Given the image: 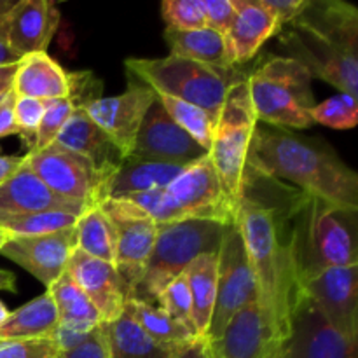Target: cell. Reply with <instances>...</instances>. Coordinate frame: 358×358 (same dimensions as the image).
I'll use <instances>...</instances> for the list:
<instances>
[{"label":"cell","mask_w":358,"mask_h":358,"mask_svg":"<svg viewBox=\"0 0 358 358\" xmlns=\"http://www.w3.org/2000/svg\"><path fill=\"white\" fill-rule=\"evenodd\" d=\"M357 96L339 93L311 108V121L332 129H352L357 126Z\"/></svg>","instance_id":"cell-35"},{"label":"cell","mask_w":358,"mask_h":358,"mask_svg":"<svg viewBox=\"0 0 358 358\" xmlns=\"http://www.w3.org/2000/svg\"><path fill=\"white\" fill-rule=\"evenodd\" d=\"M301 292L346 338L358 336V264L329 268L301 283Z\"/></svg>","instance_id":"cell-15"},{"label":"cell","mask_w":358,"mask_h":358,"mask_svg":"<svg viewBox=\"0 0 358 358\" xmlns=\"http://www.w3.org/2000/svg\"><path fill=\"white\" fill-rule=\"evenodd\" d=\"M17 0H0V28L7 27L9 23V14L13 7L16 6Z\"/></svg>","instance_id":"cell-50"},{"label":"cell","mask_w":358,"mask_h":358,"mask_svg":"<svg viewBox=\"0 0 358 358\" xmlns=\"http://www.w3.org/2000/svg\"><path fill=\"white\" fill-rule=\"evenodd\" d=\"M77 250L87 257L114 264L115 262V231L112 220L101 205L86 210L76 222Z\"/></svg>","instance_id":"cell-30"},{"label":"cell","mask_w":358,"mask_h":358,"mask_svg":"<svg viewBox=\"0 0 358 358\" xmlns=\"http://www.w3.org/2000/svg\"><path fill=\"white\" fill-rule=\"evenodd\" d=\"M185 166L187 164L161 163L136 156L124 157L108 180L105 196L107 199H124L150 189L166 187L185 170Z\"/></svg>","instance_id":"cell-25"},{"label":"cell","mask_w":358,"mask_h":358,"mask_svg":"<svg viewBox=\"0 0 358 358\" xmlns=\"http://www.w3.org/2000/svg\"><path fill=\"white\" fill-rule=\"evenodd\" d=\"M58 329V313L49 292L35 297L16 311H10L0 327V339L52 338Z\"/></svg>","instance_id":"cell-28"},{"label":"cell","mask_w":358,"mask_h":358,"mask_svg":"<svg viewBox=\"0 0 358 358\" xmlns=\"http://www.w3.org/2000/svg\"><path fill=\"white\" fill-rule=\"evenodd\" d=\"M0 212L2 213H37L66 212L83 215L86 210L51 191L27 164V159L0 184Z\"/></svg>","instance_id":"cell-22"},{"label":"cell","mask_w":358,"mask_h":358,"mask_svg":"<svg viewBox=\"0 0 358 358\" xmlns=\"http://www.w3.org/2000/svg\"><path fill=\"white\" fill-rule=\"evenodd\" d=\"M9 238H10V234L7 233V231H3L2 227H0V248H2L3 245L7 243V241H9Z\"/></svg>","instance_id":"cell-52"},{"label":"cell","mask_w":358,"mask_h":358,"mask_svg":"<svg viewBox=\"0 0 358 358\" xmlns=\"http://www.w3.org/2000/svg\"><path fill=\"white\" fill-rule=\"evenodd\" d=\"M192 299V322L198 338H206L217 296V254L196 257L184 271Z\"/></svg>","instance_id":"cell-27"},{"label":"cell","mask_w":358,"mask_h":358,"mask_svg":"<svg viewBox=\"0 0 358 358\" xmlns=\"http://www.w3.org/2000/svg\"><path fill=\"white\" fill-rule=\"evenodd\" d=\"M287 58L299 62L311 77L339 93L358 98V10L338 0H310L294 23L282 28Z\"/></svg>","instance_id":"cell-2"},{"label":"cell","mask_w":358,"mask_h":358,"mask_svg":"<svg viewBox=\"0 0 358 358\" xmlns=\"http://www.w3.org/2000/svg\"><path fill=\"white\" fill-rule=\"evenodd\" d=\"M65 273L90 297L100 313L101 324H112L124 313L129 290L114 264L87 257L83 252L76 250L69 259Z\"/></svg>","instance_id":"cell-19"},{"label":"cell","mask_w":358,"mask_h":358,"mask_svg":"<svg viewBox=\"0 0 358 358\" xmlns=\"http://www.w3.org/2000/svg\"><path fill=\"white\" fill-rule=\"evenodd\" d=\"M227 224L217 220H178L157 226L156 241L133 297L156 304L161 290L180 276L196 257L217 254Z\"/></svg>","instance_id":"cell-8"},{"label":"cell","mask_w":358,"mask_h":358,"mask_svg":"<svg viewBox=\"0 0 358 358\" xmlns=\"http://www.w3.org/2000/svg\"><path fill=\"white\" fill-rule=\"evenodd\" d=\"M52 297L58 313L59 325H72L80 329H94L101 324L100 313L91 303L90 297L72 282L66 273H63L48 289Z\"/></svg>","instance_id":"cell-31"},{"label":"cell","mask_w":358,"mask_h":358,"mask_svg":"<svg viewBox=\"0 0 358 358\" xmlns=\"http://www.w3.org/2000/svg\"><path fill=\"white\" fill-rule=\"evenodd\" d=\"M234 7L236 16L224 37L233 66L250 62L273 35L282 31L275 14L261 0H234Z\"/></svg>","instance_id":"cell-21"},{"label":"cell","mask_w":358,"mask_h":358,"mask_svg":"<svg viewBox=\"0 0 358 358\" xmlns=\"http://www.w3.org/2000/svg\"><path fill=\"white\" fill-rule=\"evenodd\" d=\"M311 79L299 62L287 56L268 59L261 69L247 77L252 107L259 122L276 129H306L313 124L315 107Z\"/></svg>","instance_id":"cell-7"},{"label":"cell","mask_w":358,"mask_h":358,"mask_svg":"<svg viewBox=\"0 0 358 358\" xmlns=\"http://www.w3.org/2000/svg\"><path fill=\"white\" fill-rule=\"evenodd\" d=\"M110 358H171L173 353L156 345L131 318L122 313L105 325Z\"/></svg>","instance_id":"cell-32"},{"label":"cell","mask_w":358,"mask_h":358,"mask_svg":"<svg viewBox=\"0 0 358 358\" xmlns=\"http://www.w3.org/2000/svg\"><path fill=\"white\" fill-rule=\"evenodd\" d=\"M24 161V156H0V184L10 177L21 163Z\"/></svg>","instance_id":"cell-46"},{"label":"cell","mask_w":358,"mask_h":358,"mask_svg":"<svg viewBox=\"0 0 358 358\" xmlns=\"http://www.w3.org/2000/svg\"><path fill=\"white\" fill-rule=\"evenodd\" d=\"M236 222L254 271L257 299L285 341L294 303L301 294L289 245H282L275 213L264 203L243 194Z\"/></svg>","instance_id":"cell-3"},{"label":"cell","mask_w":358,"mask_h":358,"mask_svg":"<svg viewBox=\"0 0 358 358\" xmlns=\"http://www.w3.org/2000/svg\"><path fill=\"white\" fill-rule=\"evenodd\" d=\"M101 208L115 231L114 266L128 285L129 297H133L152 252L157 224L142 208L126 199H105Z\"/></svg>","instance_id":"cell-12"},{"label":"cell","mask_w":358,"mask_h":358,"mask_svg":"<svg viewBox=\"0 0 358 358\" xmlns=\"http://www.w3.org/2000/svg\"><path fill=\"white\" fill-rule=\"evenodd\" d=\"M206 154L208 150L171 121L156 98L140 124L131 156L161 163L191 164Z\"/></svg>","instance_id":"cell-18"},{"label":"cell","mask_w":358,"mask_h":358,"mask_svg":"<svg viewBox=\"0 0 358 358\" xmlns=\"http://www.w3.org/2000/svg\"><path fill=\"white\" fill-rule=\"evenodd\" d=\"M124 65L128 76L135 77L136 83L150 87L156 94L196 105L213 122L219 119L229 87L245 79L236 77L233 69H213L173 55L164 58H128Z\"/></svg>","instance_id":"cell-6"},{"label":"cell","mask_w":358,"mask_h":358,"mask_svg":"<svg viewBox=\"0 0 358 358\" xmlns=\"http://www.w3.org/2000/svg\"><path fill=\"white\" fill-rule=\"evenodd\" d=\"M9 313H10V311L7 310L6 304H3L2 301H0V327H2V325L6 324V320H7V318H9Z\"/></svg>","instance_id":"cell-51"},{"label":"cell","mask_w":358,"mask_h":358,"mask_svg":"<svg viewBox=\"0 0 358 358\" xmlns=\"http://www.w3.org/2000/svg\"><path fill=\"white\" fill-rule=\"evenodd\" d=\"M261 3L275 14L280 28H283L294 23L304 13L310 0H261Z\"/></svg>","instance_id":"cell-43"},{"label":"cell","mask_w":358,"mask_h":358,"mask_svg":"<svg viewBox=\"0 0 358 358\" xmlns=\"http://www.w3.org/2000/svg\"><path fill=\"white\" fill-rule=\"evenodd\" d=\"M73 110H76V105H73V101L70 98L45 101L44 115H42L41 126H38L37 135H35L34 147L28 152H38V150L45 149L51 143H55L59 131L63 129V126L66 124L70 115L73 114Z\"/></svg>","instance_id":"cell-37"},{"label":"cell","mask_w":358,"mask_h":358,"mask_svg":"<svg viewBox=\"0 0 358 358\" xmlns=\"http://www.w3.org/2000/svg\"><path fill=\"white\" fill-rule=\"evenodd\" d=\"M156 100V93L140 83H131L124 93L100 96L83 105L80 110L112 140L122 157L133 154L140 124Z\"/></svg>","instance_id":"cell-14"},{"label":"cell","mask_w":358,"mask_h":358,"mask_svg":"<svg viewBox=\"0 0 358 358\" xmlns=\"http://www.w3.org/2000/svg\"><path fill=\"white\" fill-rule=\"evenodd\" d=\"M142 208L157 226L199 219L231 224L236 210L227 201L210 156L187 164L171 184L124 198Z\"/></svg>","instance_id":"cell-5"},{"label":"cell","mask_w":358,"mask_h":358,"mask_svg":"<svg viewBox=\"0 0 358 358\" xmlns=\"http://www.w3.org/2000/svg\"><path fill=\"white\" fill-rule=\"evenodd\" d=\"M17 62L20 58L10 51L9 44H7V27L0 28V66L14 65Z\"/></svg>","instance_id":"cell-47"},{"label":"cell","mask_w":358,"mask_h":358,"mask_svg":"<svg viewBox=\"0 0 358 358\" xmlns=\"http://www.w3.org/2000/svg\"><path fill=\"white\" fill-rule=\"evenodd\" d=\"M124 313L152 339L156 345L163 346L168 352L175 353L178 348L191 343L198 336L171 320L157 304L145 303L136 297H128L124 304Z\"/></svg>","instance_id":"cell-29"},{"label":"cell","mask_w":358,"mask_h":358,"mask_svg":"<svg viewBox=\"0 0 358 358\" xmlns=\"http://www.w3.org/2000/svg\"><path fill=\"white\" fill-rule=\"evenodd\" d=\"M257 297L254 271L236 219L227 224L217 252V296L206 339L220 336L227 322Z\"/></svg>","instance_id":"cell-11"},{"label":"cell","mask_w":358,"mask_h":358,"mask_svg":"<svg viewBox=\"0 0 358 358\" xmlns=\"http://www.w3.org/2000/svg\"><path fill=\"white\" fill-rule=\"evenodd\" d=\"M287 245L299 285L324 269L358 264L357 212L306 196Z\"/></svg>","instance_id":"cell-4"},{"label":"cell","mask_w":358,"mask_h":358,"mask_svg":"<svg viewBox=\"0 0 358 358\" xmlns=\"http://www.w3.org/2000/svg\"><path fill=\"white\" fill-rule=\"evenodd\" d=\"M80 215L66 212H37V213H2L0 227L10 236H42L58 233L76 226Z\"/></svg>","instance_id":"cell-33"},{"label":"cell","mask_w":358,"mask_h":358,"mask_svg":"<svg viewBox=\"0 0 358 358\" xmlns=\"http://www.w3.org/2000/svg\"><path fill=\"white\" fill-rule=\"evenodd\" d=\"M164 41L170 48V55L205 63L213 69H233L229 58H227L226 41H224L222 35L210 30V28H199V30L166 28Z\"/></svg>","instance_id":"cell-26"},{"label":"cell","mask_w":358,"mask_h":358,"mask_svg":"<svg viewBox=\"0 0 358 358\" xmlns=\"http://www.w3.org/2000/svg\"><path fill=\"white\" fill-rule=\"evenodd\" d=\"M156 98L161 103V107L166 110V114L170 115L171 121H173L178 128L184 129V131L187 133L194 142H198L203 149L210 150L215 122L212 121V117H210L205 110H201V108L196 107V105L187 103V101L177 100V98L171 96H164V94H156Z\"/></svg>","instance_id":"cell-34"},{"label":"cell","mask_w":358,"mask_h":358,"mask_svg":"<svg viewBox=\"0 0 358 358\" xmlns=\"http://www.w3.org/2000/svg\"><path fill=\"white\" fill-rule=\"evenodd\" d=\"M201 3L206 28L226 37L227 30L231 28L234 16H236L234 0H201Z\"/></svg>","instance_id":"cell-41"},{"label":"cell","mask_w":358,"mask_h":358,"mask_svg":"<svg viewBox=\"0 0 358 358\" xmlns=\"http://www.w3.org/2000/svg\"><path fill=\"white\" fill-rule=\"evenodd\" d=\"M27 164L55 194L84 210L107 199L108 177L98 173L86 157L51 143L38 152L24 154Z\"/></svg>","instance_id":"cell-10"},{"label":"cell","mask_w":358,"mask_h":358,"mask_svg":"<svg viewBox=\"0 0 358 358\" xmlns=\"http://www.w3.org/2000/svg\"><path fill=\"white\" fill-rule=\"evenodd\" d=\"M59 24V10L49 0H17L9 14L7 44L17 56L48 52Z\"/></svg>","instance_id":"cell-20"},{"label":"cell","mask_w":358,"mask_h":358,"mask_svg":"<svg viewBox=\"0 0 358 358\" xmlns=\"http://www.w3.org/2000/svg\"><path fill=\"white\" fill-rule=\"evenodd\" d=\"M55 143L86 157L94 170L108 177V180L124 159L112 140L80 108L73 110Z\"/></svg>","instance_id":"cell-23"},{"label":"cell","mask_w":358,"mask_h":358,"mask_svg":"<svg viewBox=\"0 0 358 358\" xmlns=\"http://www.w3.org/2000/svg\"><path fill=\"white\" fill-rule=\"evenodd\" d=\"M59 358H110L105 325H98L86 341L80 343L76 348L69 350V352L59 353Z\"/></svg>","instance_id":"cell-42"},{"label":"cell","mask_w":358,"mask_h":358,"mask_svg":"<svg viewBox=\"0 0 358 358\" xmlns=\"http://www.w3.org/2000/svg\"><path fill=\"white\" fill-rule=\"evenodd\" d=\"M0 290H7V292L16 294V276L14 273L0 269Z\"/></svg>","instance_id":"cell-49"},{"label":"cell","mask_w":358,"mask_h":358,"mask_svg":"<svg viewBox=\"0 0 358 358\" xmlns=\"http://www.w3.org/2000/svg\"><path fill=\"white\" fill-rule=\"evenodd\" d=\"M278 358H358L357 339L336 331L303 292L289 318V331Z\"/></svg>","instance_id":"cell-13"},{"label":"cell","mask_w":358,"mask_h":358,"mask_svg":"<svg viewBox=\"0 0 358 358\" xmlns=\"http://www.w3.org/2000/svg\"><path fill=\"white\" fill-rule=\"evenodd\" d=\"M161 14L166 28L173 30H199L206 28L201 0H164Z\"/></svg>","instance_id":"cell-38"},{"label":"cell","mask_w":358,"mask_h":358,"mask_svg":"<svg viewBox=\"0 0 358 358\" xmlns=\"http://www.w3.org/2000/svg\"><path fill=\"white\" fill-rule=\"evenodd\" d=\"M0 358H59L52 338L0 339Z\"/></svg>","instance_id":"cell-40"},{"label":"cell","mask_w":358,"mask_h":358,"mask_svg":"<svg viewBox=\"0 0 358 358\" xmlns=\"http://www.w3.org/2000/svg\"><path fill=\"white\" fill-rule=\"evenodd\" d=\"M156 304L171 318V320L177 322L178 325L185 327L194 336H198L196 334L194 322H192L191 292H189L184 273H182L180 276H177L175 280H171V282L161 290L159 296H157L156 299Z\"/></svg>","instance_id":"cell-36"},{"label":"cell","mask_w":358,"mask_h":358,"mask_svg":"<svg viewBox=\"0 0 358 358\" xmlns=\"http://www.w3.org/2000/svg\"><path fill=\"white\" fill-rule=\"evenodd\" d=\"M14 94L13 86L0 96V138L10 135H20L16 121H14Z\"/></svg>","instance_id":"cell-44"},{"label":"cell","mask_w":358,"mask_h":358,"mask_svg":"<svg viewBox=\"0 0 358 358\" xmlns=\"http://www.w3.org/2000/svg\"><path fill=\"white\" fill-rule=\"evenodd\" d=\"M257 124L247 79H243L227 91L208 150L227 201L234 210L247 191V161Z\"/></svg>","instance_id":"cell-9"},{"label":"cell","mask_w":358,"mask_h":358,"mask_svg":"<svg viewBox=\"0 0 358 358\" xmlns=\"http://www.w3.org/2000/svg\"><path fill=\"white\" fill-rule=\"evenodd\" d=\"M13 91L16 96L41 101L62 100L70 94V76L48 52H35L17 62Z\"/></svg>","instance_id":"cell-24"},{"label":"cell","mask_w":358,"mask_h":358,"mask_svg":"<svg viewBox=\"0 0 358 358\" xmlns=\"http://www.w3.org/2000/svg\"><path fill=\"white\" fill-rule=\"evenodd\" d=\"M268 178H283L304 196L358 210V177L327 143L294 135L285 129H255L247 171Z\"/></svg>","instance_id":"cell-1"},{"label":"cell","mask_w":358,"mask_h":358,"mask_svg":"<svg viewBox=\"0 0 358 358\" xmlns=\"http://www.w3.org/2000/svg\"><path fill=\"white\" fill-rule=\"evenodd\" d=\"M208 343L215 358H278L283 339L255 297Z\"/></svg>","instance_id":"cell-16"},{"label":"cell","mask_w":358,"mask_h":358,"mask_svg":"<svg viewBox=\"0 0 358 358\" xmlns=\"http://www.w3.org/2000/svg\"><path fill=\"white\" fill-rule=\"evenodd\" d=\"M171 358H215L206 338H196L173 353Z\"/></svg>","instance_id":"cell-45"},{"label":"cell","mask_w":358,"mask_h":358,"mask_svg":"<svg viewBox=\"0 0 358 358\" xmlns=\"http://www.w3.org/2000/svg\"><path fill=\"white\" fill-rule=\"evenodd\" d=\"M45 101L35 100V98L16 96L14 100V121H16L20 136L27 143L28 150H31L35 142V135L41 126L42 115H44Z\"/></svg>","instance_id":"cell-39"},{"label":"cell","mask_w":358,"mask_h":358,"mask_svg":"<svg viewBox=\"0 0 358 358\" xmlns=\"http://www.w3.org/2000/svg\"><path fill=\"white\" fill-rule=\"evenodd\" d=\"M77 250L76 226L42 236H10L0 255L37 278L45 289L65 273L69 259Z\"/></svg>","instance_id":"cell-17"},{"label":"cell","mask_w":358,"mask_h":358,"mask_svg":"<svg viewBox=\"0 0 358 358\" xmlns=\"http://www.w3.org/2000/svg\"><path fill=\"white\" fill-rule=\"evenodd\" d=\"M16 65H6V66H0V93L3 91L10 90L13 86V79H14V72H16Z\"/></svg>","instance_id":"cell-48"}]
</instances>
